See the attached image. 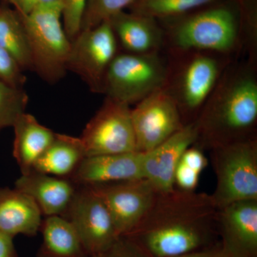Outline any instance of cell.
Listing matches in <instances>:
<instances>
[{"mask_svg": "<svg viewBox=\"0 0 257 257\" xmlns=\"http://www.w3.org/2000/svg\"><path fill=\"white\" fill-rule=\"evenodd\" d=\"M216 207L211 194L179 189L157 192L127 234L150 257H173L219 244Z\"/></svg>", "mask_w": 257, "mask_h": 257, "instance_id": "6da1fadb", "label": "cell"}, {"mask_svg": "<svg viewBox=\"0 0 257 257\" xmlns=\"http://www.w3.org/2000/svg\"><path fill=\"white\" fill-rule=\"evenodd\" d=\"M194 123L204 152L257 139V66L233 60Z\"/></svg>", "mask_w": 257, "mask_h": 257, "instance_id": "7a4b0ae2", "label": "cell"}, {"mask_svg": "<svg viewBox=\"0 0 257 257\" xmlns=\"http://www.w3.org/2000/svg\"><path fill=\"white\" fill-rule=\"evenodd\" d=\"M220 2L177 18L161 20L164 50L206 51L241 58L239 13L219 5Z\"/></svg>", "mask_w": 257, "mask_h": 257, "instance_id": "3957f363", "label": "cell"}, {"mask_svg": "<svg viewBox=\"0 0 257 257\" xmlns=\"http://www.w3.org/2000/svg\"><path fill=\"white\" fill-rule=\"evenodd\" d=\"M167 60L164 89L173 98L184 126L195 122L225 69L228 56L199 50H164Z\"/></svg>", "mask_w": 257, "mask_h": 257, "instance_id": "277c9868", "label": "cell"}, {"mask_svg": "<svg viewBox=\"0 0 257 257\" xmlns=\"http://www.w3.org/2000/svg\"><path fill=\"white\" fill-rule=\"evenodd\" d=\"M20 16L28 35L33 71L50 84L58 82L68 72L71 47L62 23V5L43 7Z\"/></svg>", "mask_w": 257, "mask_h": 257, "instance_id": "5b68a950", "label": "cell"}, {"mask_svg": "<svg viewBox=\"0 0 257 257\" xmlns=\"http://www.w3.org/2000/svg\"><path fill=\"white\" fill-rule=\"evenodd\" d=\"M167 60L165 51L148 54L119 52L109 66L105 96L131 106L164 87Z\"/></svg>", "mask_w": 257, "mask_h": 257, "instance_id": "8992f818", "label": "cell"}, {"mask_svg": "<svg viewBox=\"0 0 257 257\" xmlns=\"http://www.w3.org/2000/svg\"><path fill=\"white\" fill-rule=\"evenodd\" d=\"M209 152L216 178L211 196L218 209L257 199V139L216 147Z\"/></svg>", "mask_w": 257, "mask_h": 257, "instance_id": "52a82bcc", "label": "cell"}, {"mask_svg": "<svg viewBox=\"0 0 257 257\" xmlns=\"http://www.w3.org/2000/svg\"><path fill=\"white\" fill-rule=\"evenodd\" d=\"M119 47L109 20L82 30L71 41L67 70L77 74L91 92L104 94L109 66Z\"/></svg>", "mask_w": 257, "mask_h": 257, "instance_id": "ba28073f", "label": "cell"}, {"mask_svg": "<svg viewBox=\"0 0 257 257\" xmlns=\"http://www.w3.org/2000/svg\"><path fill=\"white\" fill-rule=\"evenodd\" d=\"M132 109L106 96L80 137L86 157L137 152Z\"/></svg>", "mask_w": 257, "mask_h": 257, "instance_id": "9c48e42d", "label": "cell"}, {"mask_svg": "<svg viewBox=\"0 0 257 257\" xmlns=\"http://www.w3.org/2000/svg\"><path fill=\"white\" fill-rule=\"evenodd\" d=\"M63 217L73 225L89 257L105 251L119 237L105 203L92 186H77Z\"/></svg>", "mask_w": 257, "mask_h": 257, "instance_id": "30bf717a", "label": "cell"}, {"mask_svg": "<svg viewBox=\"0 0 257 257\" xmlns=\"http://www.w3.org/2000/svg\"><path fill=\"white\" fill-rule=\"evenodd\" d=\"M131 115L140 153L153 150L184 126L177 104L163 87L135 104Z\"/></svg>", "mask_w": 257, "mask_h": 257, "instance_id": "8fae6325", "label": "cell"}, {"mask_svg": "<svg viewBox=\"0 0 257 257\" xmlns=\"http://www.w3.org/2000/svg\"><path fill=\"white\" fill-rule=\"evenodd\" d=\"M90 186L105 203L119 236L127 234L138 224L157 194L145 178Z\"/></svg>", "mask_w": 257, "mask_h": 257, "instance_id": "7c38bea8", "label": "cell"}, {"mask_svg": "<svg viewBox=\"0 0 257 257\" xmlns=\"http://www.w3.org/2000/svg\"><path fill=\"white\" fill-rule=\"evenodd\" d=\"M217 229L225 256L257 257V199L240 201L219 209Z\"/></svg>", "mask_w": 257, "mask_h": 257, "instance_id": "4fadbf2b", "label": "cell"}, {"mask_svg": "<svg viewBox=\"0 0 257 257\" xmlns=\"http://www.w3.org/2000/svg\"><path fill=\"white\" fill-rule=\"evenodd\" d=\"M197 134L195 123L184 126L153 150L143 154L144 178L157 192L175 189L174 176L184 152L195 144Z\"/></svg>", "mask_w": 257, "mask_h": 257, "instance_id": "5bb4252c", "label": "cell"}, {"mask_svg": "<svg viewBox=\"0 0 257 257\" xmlns=\"http://www.w3.org/2000/svg\"><path fill=\"white\" fill-rule=\"evenodd\" d=\"M143 161L138 152L87 157L69 179L77 185H92L144 178Z\"/></svg>", "mask_w": 257, "mask_h": 257, "instance_id": "9a60e30c", "label": "cell"}, {"mask_svg": "<svg viewBox=\"0 0 257 257\" xmlns=\"http://www.w3.org/2000/svg\"><path fill=\"white\" fill-rule=\"evenodd\" d=\"M77 186L70 179L32 170L22 174L15 187L30 196L46 217L65 215Z\"/></svg>", "mask_w": 257, "mask_h": 257, "instance_id": "2e32d148", "label": "cell"}, {"mask_svg": "<svg viewBox=\"0 0 257 257\" xmlns=\"http://www.w3.org/2000/svg\"><path fill=\"white\" fill-rule=\"evenodd\" d=\"M120 52L148 54L165 50V37L158 20L124 11L109 20Z\"/></svg>", "mask_w": 257, "mask_h": 257, "instance_id": "e0dca14e", "label": "cell"}, {"mask_svg": "<svg viewBox=\"0 0 257 257\" xmlns=\"http://www.w3.org/2000/svg\"><path fill=\"white\" fill-rule=\"evenodd\" d=\"M42 214L36 203L20 189L0 187V231L14 238L17 235L36 236Z\"/></svg>", "mask_w": 257, "mask_h": 257, "instance_id": "ac0fdd59", "label": "cell"}, {"mask_svg": "<svg viewBox=\"0 0 257 257\" xmlns=\"http://www.w3.org/2000/svg\"><path fill=\"white\" fill-rule=\"evenodd\" d=\"M15 131L13 157L22 174L33 170L34 165L55 139V134L43 126L33 115L23 113L13 126Z\"/></svg>", "mask_w": 257, "mask_h": 257, "instance_id": "d6986e66", "label": "cell"}, {"mask_svg": "<svg viewBox=\"0 0 257 257\" xmlns=\"http://www.w3.org/2000/svg\"><path fill=\"white\" fill-rule=\"evenodd\" d=\"M85 157L80 138L56 133L53 141L37 161L32 170L69 178Z\"/></svg>", "mask_w": 257, "mask_h": 257, "instance_id": "ffe728a7", "label": "cell"}, {"mask_svg": "<svg viewBox=\"0 0 257 257\" xmlns=\"http://www.w3.org/2000/svg\"><path fill=\"white\" fill-rule=\"evenodd\" d=\"M40 231L42 242L37 257H89L73 225L63 216H46Z\"/></svg>", "mask_w": 257, "mask_h": 257, "instance_id": "44dd1931", "label": "cell"}, {"mask_svg": "<svg viewBox=\"0 0 257 257\" xmlns=\"http://www.w3.org/2000/svg\"><path fill=\"white\" fill-rule=\"evenodd\" d=\"M0 47L14 57L24 72L33 70L28 35L21 17L8 8L0 9Z\"/></svg>", "mask_w": 257, "mask_h": 257, "instance_id": "7402d4cb", "label": "cell"}, {"mask_svg": "<svg viewBox=\"0 0 257 257\" xmlns=\"http://www.w3.org/2000/svg\"><path fill=\"white\" fill-rule=\"evenodd\" d=\"M221 0H138L132 13L161 20L177 18Z\"/></svg>", "mask_w": 257, "mask_h": 257, "instance_id": "603a6c76", "label": "cell"}, {"mask_svg": "<svg viewBox=\"0 0 257 257\" xmlns=\"http://www.w3.org/2000/svg\"><path fill=\"white\" fill-rule=\"evenodd\" d=\"M28 99L25 89H17L0 81V131L13 127L25 112Z\"/></svg>", "mask_w": 257, "mask_h": 257, "instance_id": "cb8c5ba5", "label": "cell"}, {"mask_svg": "<svg viewBox=\"0 0 257 257\" xmlns=\"http://www.w3.org/2000/svg\"><path fill=\"white\" fill-rule=\"evenodd\" d=\"M138 0H88L82 30L95 28L114 15L130 8Z\"/></svg>", "mask_w": 257, "mask_h": 257, "instance_id": "d4e9b609", "label": "cell"}, {"mask_svg": "<svg viewBox=\"0 0 257 257\" xmlns=\"http://www.w3.org/2000/svg\"><path fill=\"white\" fill-rule=\"evenodd\" d=\"M87 3L88 0H61L62 23L64 31L70 41L73 40L82 30Z\"/></svg>", "mask_w": 257, "mask_h": 257, "instance_id": "484cf974", "label": "cell"}, {"mask_svg": "<svg viewBox=\"0 0 257 257\" xmlns=\"http://www.w3.org/2000/svg\"><path fill=\"white\" fill-rule=\"evenodd\" d=\"M23 72L14 57L0 47V81L17 89H24L27 78Z\"/></svg>", "mask_w": 257, "mask_h": 257, "instance_id": "4316f807", "label": "cell"}, {"mask_svg": "<svg viewBox=\"0 0 257 257\" xmlns=\"http://www.w3.org/2000/svg\"><path fill=\"white\" fill-rule=\"evenodd\" d=\"M91 257H150L133 241L121 236L105 251Z\"/></svg>", "mask_w": 257, "mask_h": 257, "instance_id": "83f0119b", "label": "cell"}, {"mask_svg": "<svg viewBox=\"0 0 257 257\" xmlns=\"http://www.w3.org/2000/svg\"><path fill=\"white\" fill-rule=\"evenodd\" d=\"M201 173L179 161L174 176L175 188L184 192H194L199 185Z\"/></svg>", "mask_w": 257, "mask_h": 257, "instance_id": "f1b7e54d", "label": "cell"}, {"mask_svg": "<svg viewBox=\"0 0 257 257\" xmlns=\"http://www.w3.org/2000/svg\"><path fill=\"white\" fill-rule=\"evenodd\" d=\"M5 1L13 5L15 11L21 16L30 14L32 12L43 7L61 4V0H5Z\"/></svg>", "mask_w": 257, "mask_h": 257, "instance_id": "f546056e", "label": "cell"}, {"mask_svg": "<svg viewBox=\"0 0 257 257\" xmlns=\"http://www.w3.org/2000/svg\"><path fill=\"white\" fill-rule=\"evenodd\" d=\"M14 238L0 231V257H18Z\"/></svg>", "mask_w": 257, "mask_h": 257, "instance_id": "4dcf8cb0", "label": "cell"}, {"mask_svg": "<svg viewBox=\"0 0 257 257\" xmlns=\"http://www.w3.org/2000/svg\"><path fill=\"white\" fill-rule=\"evenodd\" d=\"M225 256L221 248L220 243L211 247L204 249L196 250L182 253L173 257H222Z\"/></svg>", "mask_w": 257, "mask_h": 257, "instance_id": "1f68e13d", "label": "cell"}, {"mask_svg": "<svg viewBox=\"0 0 257 257\" xmlns=\"http://www.w3.org/2000/svg\"><path fill=\"white\" fill-rule=\"evenodd\" d=\"M222 257H229V256H222Z\"/></svg>", "mask_w": 257, "mask_h": 257, "instance_id": "d6a6232c", "label": "cell"}, {"mask_svg": "<svg viewBox=\"0 0 257 257\" xmlns=\"http://www.w3.org/2000/svg\"><path fill=\"white\" fill-rule=\"evenodd\" d=\"M2 7H0V9H1Z\"/></svg>", "mask_w": 257, "mask_h": 257, "instance_id": "836d02e7", "label": "cell"}]
</instances>
